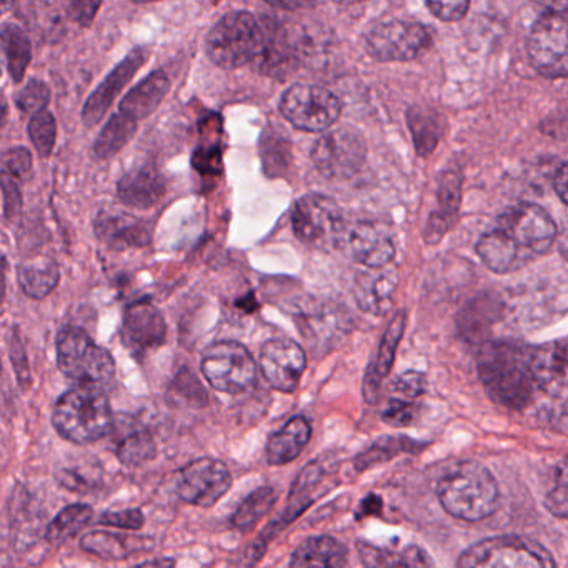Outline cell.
<instances>
[{
	"mask_svg": "<svg viewBox=\"0 0 568 568\" xmlns=\"http://www.w3.org/2000/svg\"><path fill=\"white\" fill-rule=\"evenodd\" d=\"M557 237L554 219L535 204L508 207L477 244L480 261L495 274H508L544 255Z\"/></svg>",
	"mask_w": 568,
	"mask_h": 568,
	"instance_id": "1",
	"label": "cell"
},
{
	"mask_svg": "<svg viewBox=\"0 0 568 568\" xmlns=\"http://www.w3.org/2000/svg\"><path fill=\"white\" fill-rule=\"evenodd\" d=\"M478 374L495 404L524 408L534 400L537 382L531 351L515 342H488L478 352Z\"/></svg>",
	"mask_w": 568,
	"mask_h": 568,
	"instance_id": "2",
	"label": "cell"
},
{
	"mask_svg": "<svg viewBox=\"0 0 568 568\" xmlns=\"http://www.w3.org/2000/svg\"><path fill=\"white\" fill-rule=\"evenodd\" d=\"M442 507L465 521H480L498 507V484L480 462L465 460L452 465L437 484Z\"/></svg>",
	"mask_w": 568,
	"mask_h": 568,
	"instance_id": "3",
	"label": "cell"
},
{
	"mask_svg": "<svg viewBox=\"0 0 568 568\" xmlns=\"http://www.w3.org/2000/svg\"><path fill=\"white\" fill-rule=\"evenodd\" d=\"M52 424L65 440L85 445L105 437L115 420L101 385L79 384L59 398Z\"/></svg>",
	"mask_w": 568,
	"mask_h": 568,
	"instance_id": "4",
	"label": "cell"
},
{
	"mask_svg": "<svg viewBox=\"0 0 568 568\" xmlns=\"http://www.w3.org/2000/svg\"><path fill=\"white\" fill-rule=\"evenodd\" d=\"M458 568H557L544 545L520 535L478 541L462 554Z\"/></svg>",
	"mask_w": 568,
	"mask_h": 568,
	"instance_id": "5",
	"label": "cell"
},
{
	"mask_svg": "<svg viewBox=\"0 0 568 568\" xmlns=\"http://www.w3.org/2000/svg\"><path fill=\"white\" fill-rule=\"evenodd\" d=\"M261 39V21L251 12H231L211 29L205 49L217 68L237 69L254 62Z\"/></svg>",
	"mask_w": 568,
	"mask_h": 568,
	"instance_id": "6",
	"label": "cell"
},
{
	"mask_svg": "<svg viewBox=\"0 0 568 568\" xmlns=\"http://www.w3.org/2000/svg\"><path fill=\"white\" fill-rule=\"evenodd\" d=\"M295 237L308 247L332 251L342 248L347 222L337 202L321 194H307L298 199L292 211Z\"/></svg>",
	"mask_w": 568,
	"mask_h": 568,
	"instance_id": "7",
	"label": "cell"
},
{
	"mask_svg": "<svg viewBox=\"0 0 568 568\" xmlns=\"http://www.w3.org/2000/svg\"><path fill=\"white\" fill-rule=\"evenodd\" d=\"M59 368L79 384L102 385L114 378L115 362L84 331L68 327L58 337Z\"/></svg>",
	"mask_w": 568,
	"mask_h": 568,
	"instance_id": "8",
	"label": "cell"
},
{
	"mask_svg": "<svg viewBox=\"0 0 568 568\" xmlns=\"http://www.w3.org/2000/svg\"><path fill=\"white\" fill-rule=\"evenodd\" d=\"M201 368L209 384L225 394H244L257 381L254 358L239 342H217L205 348Z\"/></svg>",
	"mask_w": 568,
	"mask_h": 568,
	"instance_id": "9",
	"label": "cell"
},
{
	"mask_svg": "<svg viewBox=\"0 0 568 568\" xmlns=\"http://www.w3.org/2000/svg\"><path fill=\"white\" fill-rule=\"evenodd\" d=\"M281 112L294 128L307 132L327 131L342 114L337 95L321 85L295 84L282 95Z\"/></svg>",
	"mask_w": 568,
	"mask_h": 568,
	"instance_id": "10",
	"label": "cell"
},
{
	"mask_svg": "<svg viewBox=\"0 0 568 568\" xmlns=\"http://www.w3.org/2000/svg\"><path fill=\"white\" fill-rule=\"evenodd\" d=\"M531 68L548 79L568 75V22L554 12H545L531 26L527 38Z\"/></svg>",
	"mask_w": 568,
	"mask_h": 568,
	"instance_id": "11",
	"label": "cell"
},
{
	"mask_svg": "<svg viewBox=\"0 0 568 568\" xmlns=\"http://www.w3.org/2000/svg\"><path fill=\"white\" fill-rule=\"evenodd\" d=\"M367 155L364 138L351 128L321 135L312 148V161L324 178L341 181L361 171Z\"/></svg>",
	"mask_w": 568,
	"mask_h": 568,
	"instance_id": "12",
	"label": "cell"
},
{
	"mask_svg": "<svg viewBox=\"0 0 568 568\" xmlns=\"http://www.w3.org/2000/svg\"><path fill=\"white\" fill-rule=\"evenodd\" d=\"M430 45V34L418 22H381L368 31L365 48L372 58L381 62H407L418 58Z\"/></svg>",
	"mask_w": 568,
	"mask_h": 568,
	"instance_id": "13",
	"label": "cell"
},
{
	"mask_svg": "<svg viewBox=\"0 0 568 568\" xmlns=\"http://www.w3.org/2000/svg\"><path fill=\"white\" fill-rule=\"evenodd\" d=\"M232 487L227 465L214 458L192 462L179 475L178 494L182 500L209 508L217 504Z\"/></svg>",
	"mask_w": 568,
	"mask_h": 568,
	"instance_id": "14",
	"label": "cell"
},
{
	"mask_svg": "<svg viewBox=\"0 0 568 568\" xmlns=\"http://www.w3.org/2000/svg\"><path fill=\"white\" fill-rule=\"evenodd\" d=\"M305 365L307 361L304 351L294 341L274 338L262 347V374L275 390L292 394L298 387Z\"/></svg>",
	"mask_w": 568,
	"mask_h": 568,
	"instance_id": "15",
	"label": "cell"
},
{
	"mask_svg": "<svg viewBox=\"0 0 568 568\" xmlns=\"http://www.w3.org/2000/svg\"><path fill=\"white\" fill-rule=\"evenodd\" d=\"M342 248L355 262L367 268L387 267L395 257V245L390 234L372 222H358L348 227Z\"/></svg>",
	"mask_w": 568,
	"mask_h": 568,
	"instance_id": "16",
	"label": "cell"
},
{
	"mask_svg": "<svg viewBox=\"0 0 568 568\" xmlns=\"http://www.w3.org/2000/svg\"><path fill=\"white\" fill-rule=\"evenodd\" d=\"M165 321L161 311L149 301L129 305L122 324V341L134 354L161 347L165 341Z\"/></svg>",
	"mask_w": 568,
	"mask_h": 568,
	"instance_id": "17",
	"label": "cell"
},
{
	"mask_svg": "<svg viewBox=\"0 0 568 568\" xmlns=\"http://www.w3.org/2000/svg\"><path fill=\"white\" fill-rule=\"evenodd\" d=\"M145 61H148V54H145L144 49H135L92 92L91 98L85 102L84 111H82V119H84V124L88 128H94L104 119L119 92L138 74L139 69L144 65Z\"/></svg>",
	"mask_w": 568,
	"mask_h": 568,
	"instance_id": "18",
	"label": "cell"
},
{
	"mask_svg": "<svg viewBox=\"0 0 568 568\" xmlns=\"http://www.w3.org/2000/svg\"><path fill=\"white\" fill-rule=\"evenodd\" d=\"M95 235L112 251L141 248L151 242V227L128 212L104 209L94 222Z\"/></svg>",
	"mask_w": 568,
	"mask_h": 568,
	"instance_id": "19",
	"label": "cell"
},
{
	"mask_svg": "<svg viewBox=\"0 0 568 568\" xmlns=\"http://www.w3.org/2000/svg\"><path fill=\"white\" fill-rule=\"evenodd\" d=\"M261 28L262 39L254 59L255 68L271 78H287L297 65L294 45L287 31L277 22L265 18L261 21Z\"/></svg>",
	"mask_w": 568,
	"mask_h": 568,
	"instance_id": "20",
	"label": "cell"
},
{
	"mask_svg": "<svg viewBox=\"0 0 568 568\" xmlns=\"http://www.w3.org/2000/svg\"><path fill=\"white\" fill-rule=\"evenodd\" d=\"M397 267L365 268L355 278L354 295L358 307L372 315H385L394 305L398 287Z\"/></svg>",
	"mask_w": 568,
	"mask_h": 568,
	"instance_id": "21",
	"label": "cell"
},
{
	"mask_svg": "<svg viewBox=\"0 0 568 568\" xmlns=\"http://www.w3.org/2000/svg\"><path fill=\"white\" fill-rule=\"evenodd\" d=\"M164 175L152 164H142L132 168L124 178L119 181L118 195L129 207L145 209L154 207L165 195Z\"/></svg>",
	"mask_w": 568,
	"mask_h": 568,
	"instance_id": "22",
	"label": "cell"
},
{
	"mask_svg": "<svg viewBox=\"0 0 568 568\" xmlns=\"http://www.w3.org/2000/svg\"><path fill=\"white\" fill-rule=\"evenodd\" d=\"M531 372L537 387L550 394L568 390V338L531 351Z\"/></svg>",
	"mask_w": 568,
	"mask_h": 568,
	"instance_id": "23",
	"label": "cell"
},
{
	"mask_svg": "<svg viewBox=\"0 0 568 568\" xmlns=\"http://www.w3.org/2000/svg\"><path fill=\"white\" fill-rule=\"evenodd\" d=\"M169 91H171V79L168 74L162 71L152 72L122 99L119 112L134 119L135 122L142 121L159 108Z\"/></svg>",
	"mask_w": 568,
	"mask_h": 568,
	"instance_id": "24",
	"label": "cell"
},
{
	"mask_svg": "<svg viewBox=\"0 0 568 568\" xmlns=\"http://www.w3.org/2000/svg\"><path fill=\"white\" fill-rule=\"evenodd\" d=\"M312 428L307 418L294 417L275 432L267 442L265 455L271 465H285L295 460L311 440Z\"/></svg>",
	"mask_w": 568,
	"mask_h": 568,
	"instance_id": "25",
	"label": "cell"
},
{
	"mask_svg": "<svg viewBox=\"0 0 568 568\" xmlns=\"http://www.w3.org/2000/svg\"><path fill=\"white\" fill-rule=\"evenodd\" d=\"M347 548L337 538L311 537L292 555L291 568H344Z\"/></svg>",
	"mask_w": 568,
	"mask_h": 568,
	"instance_id": "26",
	"label": "cell"
},
{
	"mask_svg": "<svg viewBox=\"0 0 568 568\" xmlns=\"http://www.w3.org/2000/svg\"><path fill=\"white\" fill-rule=\"evenodd\" d=\"M82 550L98 555L104 560H124L131 555L151 548L148 538L132 537V535L114 534V531H89L81 538Z\"/></svg>",
	"mask_w": 568,
	"mask_h": 568,
	"instance_id": "27",
	"label": "cell"
},
{
	"mask_svg": "<svg viewBox=\"0 0 568 568\" xmlns=\"http://www.w3.org/2000/svg\"><path fill=\"white\" fill-rule=\"evenodd\" d=\"M18 278L28 297L44 298L58 287L61 272L54 258L38 255L19 265Z\"/></svg>",
	"mask_w": 568,
	"mask_h": 568,
	"instance_id": "28",
	"label": "cell"
},
{
	"mask_svg": "<svg viewBox=\"0 0 568 568\" xmlns=\"http://www.w3.org/2000/svg\"><path fill=\"white\" fill-rule=\"evenodd\" d=\"M405 328V314L398 312L394 321L388 325L385 331L384 338H382L381 347H378L377 358L375 364L372 365L368 372L367 381H365V397L374 402L377 395L378 387H381L382 378L387 377L390 372L392 364H394L395 352H397L398 342H400L402 334Z\"/></svg>",
	"mask_w": 568,
	"mask_h": 568,
	"instance_id": "29",
	"label": "cell"
},
{
	"mask_svg": "<svg viewBox=\"0 0 568 568\" xmlns=\"http://www.w3.org/2000/svg\"><path fill=\"white\" fill-rule=\"evenodd\" d=\"M135 131H138V122L134 119L128 118L122 112L112 115L92 145L95 158L101 161L114 158L132 141Z\"/></svg>",
	"mask_w": 568,
	"mask_h": 568,
	"instance_id": "30",
	"label": "cell"
},
{
	"mask_svg": "<svg viewBox=\"0 0 568 568\" xmlns=\"http://www.w3.org/2000/svg\"><path fill=\"white\" fill-rule=\"evenodd\" d=\"M115 452H118L119 460L122 464L128 467H139L155 457L158 447H155L154 437L148 428L132 425L131 428L122 432Z\"/></svg>",
	"mask_w": 568,
	"mask_h": 568,
	"instance_id": "31",
	"label": "cell"
},
{
	"mask_svg": "<svg viewBox=\"0 0 568 568\" xmlns=\"http://www.w3.org/2000/svg\"><path fill=\"white\" fill-rule=\"evenodd\" d=\"M2 48H4L12 81L21 82L32 58L31 41H29L24 29L16 24H4V28H2Z\"/></svg>",
	"mask_w": 568,
	"mask_h": 568,
	"instance_id": "32",
	"label": "cell"
},
{
	"mask_svg": "<svg viewBox=\"0 0 568 568\" xmlns=\"http://www.w3.org/2000/svg\"><path fill=\"white\" fill-rule=\"evenodd\" d=\"M92 515L94 511L89 505L75 504L65 507L49 525L45 538L52 545L64 544L69 538L75 537L92 520Z\"/></svg>",
	"mask_w": 568,
	"mask_h": 568,
	"instance_id": "33",
	"label": "cell"
},
{
	"mask_svg": "<svg viewBox=\"0 0 568 568\" xmlns=\"http://www.w3.org/2000/svg\"><path fill=\"white\" fill-rule=\"evenodd\" d=\"M275 490L271 487H261L252 491L241 507L235 511L232 517V525L241 531H248L252 527L258 524L265 514L271 511L275 504Z\"/></svg>",
	"mask_w": 568,
	"mask_h": 568,
	"instance_id": "34",
	"label": "cell"
},
{
	"mask_svg": "<svg viewBox=\"0 0 568 568\" xmlns=\"http://www.w3.org/2000/svg\"><path fill=\"white\" fill-rule=\"evenodd\" d=\"M460 201V191H458V179L454 175H445L444 185L440 187V217H432L428 231L432 232L428 242H437L448 229V217H455Z\"/></svg>",
	"mask_w": 568,
	"mask_h": 568,
	"instance_id": "35",
	"label": "cell"
},
{
	"mask_svg": "<svg viewBox=\"0 0 568 568\" xmlns=\"http://www.w3.org/2000/svg\"><path fill=\"white\" fill-rule=\"evenodd\" d=\"M29 138L41 158H49L54 151L58 139V124L54 115L49 111L32 115L29 122Z\"/></svg>",
	"mask_w": 568,
	"mask_h": 568,
	"instance_id": "36",
	"label": "cell"
},
{
	"mask_svg": "<svg viewBox=\"0 0 568 568\" xmlns=\"http://www.w3.org/2000/svg\"><path fill=\"white\" fill-rule=\"evenodd\" d=\"M171 395L175 402H182L192 407H204L207 404V394H205L204 387L189 371L178 375L172 384Z\"/></svg>",
	"mask_w": 568,
	"mask_h": 568,
	"instance_id": "37",
	"label": "cell"
},
{
	"mask_svg": "<svg viewBox=\"0 0 568 568\" xmlns=\"http://www.w3.org/2000/svg\"><path fill=\"white\" fill-rule=\"evenodd\" d=\"M51 101V91L44 82L39 79H32L24 89L19 92L16 98V104L26 114H39V112L48 111V104Z\"/></svg>",
	"mask_w": 568,
	"mask_h": 568,
	"instance_id": "38",
	"label": "cell"
},
{
	"mask_svg": "<svg viewBox=\"0 0 568 568\" xmlns=\"http://www.w3.org/2000/svg\"><path fill=\"white\" fill-rule=\"evenodd\" d=\"M545 507L557 517L568 518V458L558 465L554 487L545 497Z\"/></svg>",
	"mask_w": 568,
	"mask_h": 568,
	"instance_id": "39",
	"label": "cell"
},
{
	"mask_svg": "<svg viewBox=\"0 0 568 568\" xmlns=\"http://www.w3.org/2000/svg\"><path fill=\"white\" fill-rule=\"evenodd\" d=\"M415 112V111H414ZM417 118L414 114H408V124H410L412 132H414L415 144H417L418 152L420 154H427L437 144L438 139V129L437 124L432 125V128H427L432 122L435 121L434 115L425 114V112L417 111L415 112Z\"/></svg>",
	"mask_w": 568,
	"mask_h": 568,
	"instance_id": "40",
	"label": "cell"
},
{
	"mask_svg": "<svg viewBox=\"0 0 568 568\" xmlns=\"http://www.w3.org/2000/svg\"><path fill=\"white\" fill-rule=\"evenodd\" d=\"M32 171L31 152L26 148H14L4 155V178L16 182L28 179Z\"/></svg>",
	"mask_w": 568,
	"mask_h": 568,
	"instance_id": "41",
	"label": "cell"
},
{
	"mask_svg": "<svg viewBox=\"0 0 568 568\" xmlns=\"http://www.w3.org/2000/svg\"><path fill=\"white\" fill-rule=\"evenodd\" d=\"M102 525L108 527L128 528V530H139L144 525L145 518L141 510L138 508H129L122 511H105L99 518Z\"/></svg>",
	"mask_w": 568,
	"mask_h": 568,
	"instance_id": "42",
	"label": "cell"
},
{
	"mask_svg": "<svg viewBox=\"0 0 568 568\" xmlns=\"http://www.w3.org/2000/svg\"><path fill=\"white\" fill-rule=\"evenodd\" d=\"M470 4L465 0H452V2H427V9L440 19V21L454 22L460 21L467 14Z\"/></svg>",
	"mask_w": 568,
	"mask_h": 568,
	"instance_id": "43",
	"label": "cell"
},
{
	"mask_svg": "<svg viewBox=\"0 0 568 568\" xmlns=\"http://www.w3.org/2000/svg\"><path fill=\"white\" fill-rule=\"evenodd\" d=\"M414 415V405L405 400H392L390 404L387 405V408H385L382 417H384V420L387 422L388 425L405 427V425L412 424Z\"/></svg>",
	"mask_w": 568,
	"mask_h": 568,
	"instance_id": "44",
	"label": "cell"
},
{
	"mask_svg": "<svg viewBox=\"0 0 568 568\" xmlns=\"http://www.w3.org/2000/svg\"><path fill=\"white\" fill-rule=\"evenodd\" d=\"M395 392L400 394L405 398H417L420 397L425 392V377L418 372H407V374L400 375L394 385Z\"/></svg>",
	"mask_w": 568,
	"mask_h": 568,
	"instance_id": "45",
	"label": "cell"
},
{
	"mask_svg": "<svg viewBox=\"0 0 568 568\" xmlns=\"http://www.w3.org/2000/svg\"><path fill=\"white\" fill-rule=\"evenodd\" d=\"M102 2H71L68 6V14L72 21L88 28L94 21L95 14L101 9Z\"/></svg>",
	"mask_w": 568,
	"mask_h": 568,
	"instance_id": "46",
	"label": "cell"
},
{
	"mask_svg": "<svg viewBox=\"0 0 568 568\" xmlns=\"http://www.w3.org/2000/svg\"><path fill=\"white\" fill-rule=\"evenodd\" d=\"M2 191H4V211L6 217L12 219L19 214L22 205L21 191H19V182L4 178L2 181Z\"/></svg>",
	"mask_w": 568,
	"mask_h": 568,
	"instance_id": "47",
	"label": "cell"
},
{
	"mask_svg": "<svg viewBox=\"0 0 568 568\" xmlns=\"http://www.w3.org/2000/svg\"><path fill=\"white\" fill-rule=\"evenodd\" d=\"M265 550V541L264 538H258V541L255 544L248 545L244 551H242L241 557H239L237 564L232 565L231 568H252L258 560H261L262 555H264Z\"/></svg>",
	"mask_w": 568,
	"mask_h": 568,
	"instance_id": "48",
	"label": "cell"
},
{
	"mask_svg": "<svg viewBox=\"0 0 568 568\" xmlns=\"http://www.w3.org/2000/svg\"><path fill=\"white\" fill-rule=\"evenodd\" d=\"M554 185L558 197L561 199L564 204L568 205V162L558 169L557 174H555Z\"/></svg>",
	"mask_w": 568,
	"mask_h": 568,
	"instance_id": "49",
	"label": "cell"
},
{
	"mask_svg": "<svg viewBox=\"0 0 568 568\" xmlns=\"http://www.w3.org/2000/svg\"><path fill=\"white\" fill-rule=\"evenodd\" d=\"M271 8L285 9V11H297V9L314 8V2H268Z\"/></svg>",
	"mask_w": 568,
	"mask_h": 568,
	"instance_id": "50",
	"label": "cell"
},
{
	"mask_svg": "<svg viewBox=\"0 0 568 568\" xmlns=\"http://www.w3.org/2000/svg\"><path fill=\"white\" fill-rule=\"evenodd\" d=\"M558 251L564 255V258L568 261V225L565 229L564 234H561L560 241H558Z\"/></svg>",
	"mask_w": 568,
	"mask_h": 568,
	"instance_id": "51",
	"label": "cell"
},
{
	"mask_svg": "<svg viewBox=\"0 0 568 568\" xmlns=\"http://www.w3.org/2000/svg\"><path fill=\"white\" fill-rule=\"evenodd\" d=\"M174 565L175 564L172 560H155L141 565L139 568H174Z\"/></svg>",
	"mask_w": 568,
	"mask_h": 568,
	"instance_id": "52",
	"label": "cell"
}]
</instances>
